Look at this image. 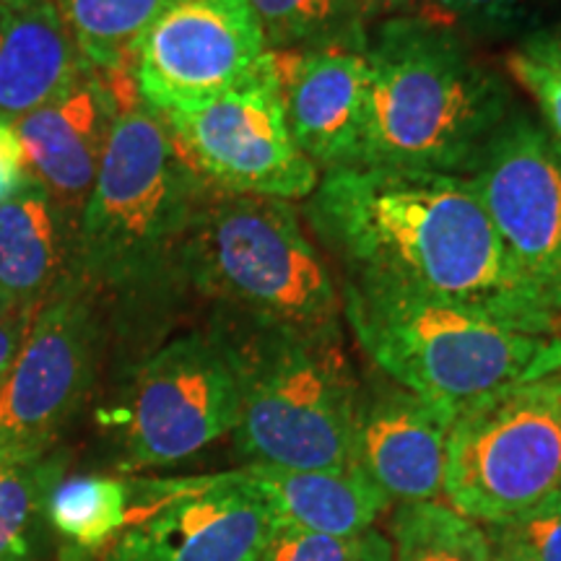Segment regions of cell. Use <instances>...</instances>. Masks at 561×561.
Masks as SVG:
<instances>
[{"instance_id":"9a60e30c","label":"cell","mask_w":561,"mask_h":561,"mask_svg":"<svg viewBox=\"0 0 561 561\" xmlns=\"http://www.w3.org/2000/svg\"><path fill=\"white\" fill-rule=\"evenodd\" d=\"M130 79H107L87 66L55 100L16 123L26 167L53 201L81 221L117 112L136 100Z\"/></svg>"},{"instance_id":"ba28073f","label":"cell","mask_w":561,"mask_h":561,"mask_svg":"<svg viewBox=\"0 0 561 561\" xmlns=\"http://www.w3.org/2000/svg\"><path fill=\"white\" fill-rule=\"evenodd\" d=\"M234 348L219 328L180 335L138 364L115 409L123 466L164 468L193 458L240 421Z\"/></svg>"},{"instance_id":"7402d4cb","label":"cell","mask_w":561,"mask_h":561,"mask_svg":"<svg viewBox=\"0 0 561 561\" xmlns=\"http://www.w3.org/2000/svg\"><path fill=\"white\" fill-rule=\"evenodd\" d=\"M261 21L271 53L328 50L354 47L364 50L367 26L348 0H250Z\"/></svg>"},{"instance_id":"d4e9b609","label":"cell","mask_w":561,"mask_h":561,"mask_svg":"<svg viewBox=\"0 0 561 561\" xmlns=\"http://www.w3.org/2000/svg\"><path fill=\"white\" fill-rule=\"evenodd\" d=\"M432 16L466 37L525 39L561 21V0H432Z\"/></svg>"},{"instance_id":"30bf717a","label":"cell","mask_w":561,"mask_h":561,"mask_svg":"<svg viewBox=\"0 0 561 561\" xmlns=\"http://www.w3.org/2000/svg\"><path fill=\"white\" fill-rule=\"evenodd\" d=\"M161 117L214 191L291 203L307 201L318 185L320 172L297 149L286 123L273 53L231 89Z\"/></svg>"},{"instance_id":"3957f363","label":"cell","mask_w":561,"mask_h":561,"mask_svg":"<svg viewBox=\"0 0 561 561\" xmlns=\"http://www.w3.org/2000/svg\"><path fill=\"white\" fill-rule=\"evenodd\" d=\"M210 191L164 117L125 102L81 214L76 276L102 301L180 289L182 244Z\"/></svg>"},{"instance_id":"5b68a950","label":"cell","mask_w":561,"mask_h":561,"mask_svg":"<svg viewBox=\"0 0 561 561\" xmlns=\"http://www.w3.org/2000/svg\"><path fill=\"white\" fill-rule=\"evenodd\" d=\"M180 286L219 325L341 331L343 299L289 201L210 191L182 244Z\"/></svg>"},{"instance_id":"2e32d148","label":"cell","mask_w":561,"mask_h":561,"mask_svg":"<svg viewBox=\"0 0 561 561\" xmlns=\"http://www.w3.org/2000/svg\"><path fill=\"white\" fill-rule=\"evenodd\" d=\"M286 123L314 170L362 167L369 123V62L364 50L273 53Z\"/></svg>"},{"instance_id":"7c38bea8","label":"cell","mask_w":561,"mask_h":561,"mask_svg":"<svg viewBox=\"0 0 561 561\" xmlns=\"http://www.w3.org/2000/svg\"><path fill=\"white\" fill-rule=\"evenodd\" d=\"M250 0H164L133 50L138 100L159 115L240 83L268 55Z\"/></svg>"},{"instance_id":"4316f807","label":"cell","mask_w":561,"mask_h":561,"mask_svg":"<svg viewBox=\"0 0 561 561\" xmlns=\"http://www.w3.org/2000/svg\"><path fill=\"white\" fill-rule=\"evenodd\" d=\"M367 533L359 538H335L276 520L257 561H362Z\"/></svg>"},{"instance_id":"277c9868","label":"cell","mask_w":561,"mask_h":561,"mask_svg":"<svg viewBox=\"0 0 561 561\" xmlns=\"http://www.w3.org/2000/svg\"><path fill=\"white\" fill-rule=\"evenodd\" d=\"M343 320L371 367L458 413L481 398L561 371V335L426 294L346 278Z\"/></svg>"},{"instance_id":"f1b7e54d","label":"cell","mask_w":561,"mask_h":561,"mask_svg":"<svg viewBox=\"0 0 561 561\" xmlns=\"http://www.w3.org/2000/svg\"><path fill=\"white\" fill-rule=\"evenodd\" d=\"M30 180L32 174L26 167L24 149H21L16 125L0 121V203L9 201Z\"/></svg>"},{"instance_id":"1f68e13d","label":"cell","mask_w":561,"mask_h":561,"mask_svg":"<svg viewBox=\"0 0 561 561\" xmlns=\"http://www.w3.org/2000/svg\"><path fill=\"white\" fill-rule=\"evenodd\" d=\"M515 50L528 55L533 60H541L549 62V66L561 68V21L549 26V30H541L530 34V37H525Z\"/></svg>"},{"instance_id":"d6a6232c","label":"cell","mask_w":561,"mask_h":561,"mask_svg":"<svg viewBox=\"0 0 561 561\" xmlns=\"http://www.w3.org/2000/svg\"><path fill=\"white\" fill-rule=\"evenodd\" d=\"M362 561H392L390 538L382 536L380 530L371 528L367 533V543H364V559Z\"/></svg>"},{"instance_id":"4fadbf2b","label":"cell","mask_w":561,"mask_h":561,"mask_svg":"<svg viewBox=\"0 0 561 561\" xmlns=\"http://www.w3.org/2000/svg\"><path fill=\"white\" fill-rule=\"evenodd\" d=\"M510 257L561 318V151L515 110L468 174Z\"/></svg>"},{"instance_id":"e0dca14e","label":"cell","mask_w":561,"mask_h":561,"mask_svg":"<svg viewBox=\"0 0 561 561\" xmlns=\"http://www.w3.org/2000/svg\"><path fill=\"white\" fill-rule=\"evenodd\" d=\"M79 219L37 180L0 203V301L37 307L76 276Z\"/></svg>"},{"instance_id":"8992f818","label":"cell","mask_w":561,"mask_h":561,"mask_svg":"<svg viewBox=\"0 0 561 561\" xmlns=\"http://www.w3.org/2000/svg\"><path fill=\"white\" fill-rule=\"evenodd\" d=\"M216 328L240 367L234 437L242 458L289 471L348 466L359 377L343 351V333Z\"/></svg>"},{"instance_id":"ac0fdd59","label":"cell","mask_w":561,"mask_h":561,"mask_svg":"<svg viewBox=\"0 0 561 561\" xmlns=\"http://www.w3.org/2000/svg\"><path fill=\"white\" fill-rule=\"evenodd\" d=\"M87 66L55 0H0V121L16 125Z\"/></svg>"},{"instance_id":"cb8c5ba5","label":"cell","mask_w":561,"mask_h":561,"mask_svg":"<svg viewBox=\"0 0 561 561\" xmlns=\"http://www.w3.org/2000/svg\"><path fill=\"white\" fill-rule=\"evenodd\" d=\"M66 468L60 455L0 466V561H34L47 494Z\"/></svg>"},{"instance_id":"5bb4252c","label":"cell","mask_w":561,"mask_h":561,"mask_svg":"<svg viewBox=\"0 0 561 561\" xmlns=\"http://www.w3.org/2000/svg\"><path fill=\"white\" fill-rule=\"evenodd\" d=\"M453 421L455 413L375 369L359 382L348 466L390 502H437L445 494Z\"/></svg>"},{"instance_id":"6da1fadb","label":"cell","mask_w":561,"mask_h":561,"mask_svg":"<svg viewBox=\"0 0 561 561\" xmlns=\"http://www.w3.org/2000/svg\"><path fill=\"white\" fill-rule=\"evenodd\" d=\"M307 219L346 278L460 301L533 333L561 318L510 257L471 178L348 167L322 172Z\"/></svg>"},{"instance_id":"f546056e","label":"cell","mask_w":561,"mask_h":561,"mask_svg":"<svg viewBox=\"0 0 561 561\" xmlns=\"http://www.w3.org/2000/svg\"><path fill=\"white\" fill-rule=\"evenodd\" d=\"M37 310H32V307L3 305L0 301V377L9 371L13 359H16L21 343H24L26 333H30V325Z\"/></svg>"},{"instance_id":"8fae6325","label":"cell","mask_w":561,"mask_h":561,"mask_svg":"<svg viewBox=\"0 0 561 561\" xmlns=\"http://www.w3.org/2000/svg\"><path fill=\"white\" fill-rule=\"evenodd\" d=\"M130 512L100 561H257L276 523L244 471L130 481Z\"/></svg>"},{"instance_id":"83f0119b","label":"cell","mask_w":561,"mask_h":561,"mask_svg":"<svg viewBox=\"0 0 561 561\" xmlns=\"http://www.w3.org/2000/svg\"><path fill=\"white\" fill-rule=\"evenodd\" d=\"M507 70L512 79L533 96L538 112H541L546 133L561 151V68L512 50L507 58Z\"/></svg>"},{"instance_id":"7a4b0ae2","label":"cell","mask_w":561,"mask_h":561,"mask_svg":"<svg viewBox=\"0 0 561 561\" xmlns=\"http://www.w3.org/2000/svg\"><path fill=\"white\" fill-rule=\"evenodd\" d=\"M369 123L362 167L468 178L515 112L502 73L455 26L396 16L369 26Z\"/></svg>"},{"instance_id":"9c48e42d","label":"cell","mask_w":561,"mask_h":561,"mask_svg":"<svg viewBox=\"0 0 561 561\" xmlns=\"http://www.w3.org/2000/svg\"><path fill=\"white\" fill-rule=\"evenodd\" d=\"M102 343V299L81 278L42 301L16 359L0 377V466L53 453L94 388Z\"/></svg>"},{"instance_id":"836d02e7","label":"cell","mask_w":561,"mask_h":561,"mask_svg":"<svg viewBox=\"0 0 561 561\" xmlns=\"http://www.w3.org/2000/svg\"><path fill=\"white\" fill-rule=\"evenodd\" d=\"M66 561H94V557H83V553L66 551Z\"/></svg>"},{"instance_id":"603a6c76","label":"cell","mask_w":561,"mask_h":561,"mask_svg":"<svg viewBox=\"0 0 561 561\" xmlns=\"http://www.w3.org/2000/svg\"><path fill=\"white\" fill-rule=\"evenodd\" d=\"M392 561H489L483 525L450 504H398L390 517Z\"/></svg>"},{"instance_id":"ffe728a7","label":"cell","mask_w":561,"mask_h":561,"mask_svg":"<svg viewBox=\"0 0 561 561\" xmlns=\"http://www.w3.org/2000/svg\"><path fill=\"white\" fill-rule=\"evenodd\" d=\"M130 494V481L117 476H60L47 494L45 520L68 551L100 557L128 523Z\"/></svg>"},{"instance_id":"d6986e66","label":"cell","mask_w":561,"mask_h":561,"mask_svg":"<svg viewBox=\"0 0 561 561\" xmlns=\"http://www.w3.org/2000/svg\"><path fill=\"white\" fill-rule=\"evenodd\" d=\"M242 471L265 496L278 523L325 536L359 538L392 507L388 496L351 466L289 471L248 462Z\"/></svg>"},{"instance_id":"4dcf8cb0","label":"cell","mask_w":561,"mask_h":561,"mask_svg":"<svg viewBox=\"0 0 561 561\" xmlns=\"http://www.w3.org/2000/svg\"><path fill=\"white\" fill-rule=\"evenodd\" d=\"M364 26L396 16H432V0H348Z\"/></svg>"},{"instance_id":"52a82bcc","label":"cell","mask_w":561,"mask_h":561,"mask_svg":"<svg viewBox=\"0 0 561 561\" xmlns=\"http://www.w3.org/2000/svg\"><path fill=\"white\" fill-rule=\"evenodd\" d=\"M561 494V371L466 405L447 439L445 500L502 523Z\"/></svg>"},{"instance_id":"484cf974","label":"cell","mask_w":561,"mask_h":561,"mask_svg":"<svg viewBox=\"0 0 561 561\" xmlns=\"http://www.w3.org/2000/svg\"><path fill=\"white\" fill-rule=\"evenodd\" d=\"M483 533L489 561H561V494L502 523H486Z\"/></svg>"},{"instance_id":"44dd1931","label":"cell","mask_w":561,"mask_h":561,"mask_svg":"<svg viewBox=\"0 0 561 561\" xmlns=\"http://www.w3.org/2000/svg\"><path fill=\"white\" fill-rule=\"evenodd\" d=\"M83 60L107 79H130L133 50L164 0H55Z\"/></svg>"}]
</instances>
